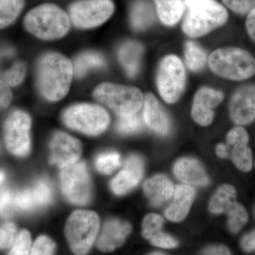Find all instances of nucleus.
<instances>
[{
    "instance_id": "obj_32",
    "label": "nucleus",
    "mask_w": 255,
    "mask_h": 255,
    "mask_svg": "<svg viewBox=\"0 0 255 255\" xmlns=\"http://www.w3.org/2000/svg\"><path fill=\"white\" fill-rule=\"evenodd\" d=\"M163 223V219L159 215L147 214L142 223V236L146 239L150 240L161 232Z\"/></svg>"
},
{
    "instance_id": "obj_44",
    "label": "nucleus",
    "mask_w": 255,
    "mask_h": 255,
    "mask_svg": "<svg viewBox=\"0 0 255 255\" xmlns=\"http://www.w3.org/2000/svg\"><path fill=\"white\" fill-rule=\"evenodd\" d=\"M204 255H231L226 247L220 246L211 247L204 252Z\"/></svg>"
},
{
    "instance_id": "obj_47",
    "label": "nucleus",
    "mask_w": 255,
    "mask_h": 255,
    "mask_svg": "<svg viewBox=\"0 0 255 255\" xmlns=\"http://www.w3.org/2000/svg\"><path fill=\"white\" fill-rule=\"evenodd\" d=\"M13 54V51L12 50H4V55H12Z\"/></svg>"
},
{
    "instance_id": "obj_21",
    "label": "nucleus",
    "mask_w": 255,
    "mask_h": 255,
    "mask_svg": "<svg viewBox=\"0 0 255 255\" xmlns=\"http://www.w3.org/2000/svg\"><path fill=\"white\" fill-rule=\"evenodd\" d=\"M173 184L164 175L157 174L147 179L143 184L145 196L151 204L159 206L169 200L174 196Z\"/></svg>"
},
{
    "instance_id": "obj_25",
    "label": "nucleus",
    "mask_w": 255,
    "mask_h": 255,
    "mask_svg": "<svg viewBox=\"0 0 255 255\" xmlns=\"http://www.w3.org/2000/svg\"><path fill=\"white\" fill-rule=\"evenodd\" d=\"M155 14L152 6L145 0H137L131 8L130 23L132 28L141 31L150 26L154 21Z\"/></svg>"
},
{
    "instance_id": "obj_19",
    "label": "nucleus",
    "mask_w": 255,
    "mask_h": 255,
    "mask_svg": "<svg viewBox=\"0 0 255 255\" xmlns=\"http://www.w3.org/2000/svg\"><path fill=\"white\" fill-rule=\"evenodd\" d=\"M195 195V189L190 185L179 184L176 186L173 203L166 211L167 219L173 222H180L185 219L189 214Z\"/></svg>"
},
{
    "instance_id": "obj_16",
    "label": "nucleus",
    "mask_w": 255,
    "mask_h": 255,
    "mask_svg": "<svg viewBox=\"0 0 255 255\" xmlns=\"http://www.w3.org/2000/svg\"><path fill=\"white\" fill-rule=\"evenodd\" d=\"M226 138L228 145L232 147L233 163L242 172H251L253 166V154L248 147L249 135L246 129L241 127L234 128L228 132Z\"/></svg>"
},
{
    "instance_id": "obj_26",
    "label": "nucleus",
    "mask_w": 255,
    "mask_h": 255,
    "mask_svg": "<svg viewBox=\"0 0 255 255\" xmlns=\"http://www.w3.org/2000/svg\"><path fill=\"white\" fill-rule=\"evenodd\" d=\"M105 60L100 53L96 52H85L79 55L74 63V74L78 78L85 76L92 69L105 66Z\"/></svg>"
},
{
    "instance_id": "obj_36",
    "label": "nucleus",
    "mask_w": 255,
    "mask_h": 255,
    "mask_svg": "<svg viewBox=\"0 0 255 255\" xmlns=\"http://www.w3.org/2000/svg\"><path fill=\"white\" fill-rule=\"evenodd\" d=\"M55 243L46 236H41L35 241L30 255H53Z\"/></svg>"
},
{
    "instance_id": "obj_35",
    "label": "nucleus",
    "mask_w": 255,
    "mask_h": 255,
    "mask_svg": "<svg viewBox=\"0 0 255 255\" xmlns=\"http://www.w3.org/2000/svg\"><path fill=\"white\" fill-rule=\"evenodd\" d=\"M31 245L30 233L23 230L16 236L9 255H29Z\"/></svg>"
},
{
    "instance_id": "obj_33",
    "label": "nucleus",
    "mask_w": 255,
    "mask_h": 255,
    "mask_svg": "<svg viewBox=\"0 0 255 255\" xmlns=\"http://www.w3.org/2000/svg\"><path fill=\"white\" fill-rule=\"evenodd\" d=\"M142 122L140 116L133 115L119 117L117 122V130L123 134H130L138 131L141 127Z\"/></svg>"
},
{
    "instance_id": "obj_9",
    "label": "nucleus",
    "mask_w": 255,
    "mask_h": 255,
    "mask_svg": "<svg viewBox=\"0 0 255 255\" xmlns=\"http://www.w3.org/2000/svg\"><path fill=\"white\" fill-rule=\"evenodd\" d=\"M60 184L64 195L72 204L85 205L91 199V180L84 162L64 168L60 173Z\"/></svg>"
},
{
    "instance_id": "obj_7",
    "label": "nucleus",
    "mask_w": 255,
    "mask_h": 255,
    "mask_svg": "<svg viewBox=\"0 0 255 255\" xmlns=\"http://www.w3.org/2000/svg\"><path fill=\"white\" fill-rule=\"evenodd\" d=\"M63 121L70 128L89 135H100L110 124V116L100 106L80 104L65 111Z\"/></svg>"
},
{
    "instance_id": "obj_48",
    "label": "nucleus",
    "mask_w": 255,
    "mask_h": 255,
    "mask_svg": "<svg viewBox=\"0 0 255 255\" xmlns=\"http://www.w3.org/2000/svg\"><path fill=\"white\" fill-rule=\"evenodd\" d=\"M4 173H3V172H1V183H2L3 181H4Z\"/></svg>"
},
{
    "instance_id": "obj_31",
    "label": "nucleus",
    "mask_w": 255,
    "mask_h": 255,
    "mask_svg": "<svg viewBox=\"0 0 255 255\" xmlns=\"http://www.w3.org/2000/svg\"><path fill=\"white\" fill-rule=\"evenodd\" d=\"M31 189L38 208L48 205L53 199V189L46 179H40Z\"/></svg>"
},
{
    "instance_id": "obj_4",
    "label": "nucleus",
    "mask_w": 255,
    "mask_h": 255,
    "mask_svg": "<svg viewBox=\"0 0 255 255\" xmlns=\"http://www.w3.org/2000/svg\"><path fill=\"white\" fill-rule=\"evenodd\" d=\"M228 16L224 6L215 0H199L188 7L182 29L192 38L204 36L224 24Z\"/></svg>"
},
{
    "instance_id": "obj_12",
    "label": "nucleus",
    "mask_w": 255,
    "mask_h": 255,
    "mask_svg": "<svg viewBox=\"0 0 255 255\" xmlns=\"http://www.w3.org/2000/svg\"><path fill=\"white\" fill-rule=\"evenodd\" d=\"M50 150V163L64 169L78 162L82 153V145L75 137L58 132L52 138Z\"/></svg>"
},
{
    "instance_id": "obj_2",
    "label": "nucleus",
    "mask_w": 255,
    "mask_h": 255,
    "mask_svg": "<svg viewBox=\"0 0 255 255\" xmlns=\"http://www.w3.org/2000/svg\"><path fill=\"white\" fill-rule=\"evenodd\" d=\"M28 31L43 40H55L68 33L70 16L57 5H39L28 11L24 18Z\"/></svg>"
},
{
    "instance_id": "obj_30",
    "label": "nucleus",
    "mask_w": 255,
    "mask_h": 255,
    "mask_svg": "<svg viewBox=\"0 0 255 255\" xmlns=\"http://www.w3.org/2000/svg\"><path fill=\"white\" fill-rule=\"evenodd\" d=\"M120 164V155L117 152H104L97 156L95 159L96 167L102 174H112Z\"/></svg>"
},
{
    "instance_id": "obj_3",
    "label": "nucleus",
    "mask_w": 255,
    "mask_h": 255,
    "mask_svg": "<svg viewBox=\"0 0 255 255\" xmlns=\"http://www.w3.org/2000/svg\"><path fill=\"white\" fill-rule=\"evenodd\" d=\"M209 65L216 75L235 81L248 80L255 74V57L236 47L215 50L209 56Z\"/></svg>"
},
{
    "instance_id": "obj_39",
    "label": "nucleus",
    "mask_w": 255,
    "mask_h": 255,
    "mask_svg": "<svg viewBox=\"0 0 255 255\" xmlns=\"http://www.w3.org/2000/svg\"><path fill=\"white\" fill-rule=\"evenodd\" d=\"M150 241L153 246L167 249L176 248L178 245L177 241L173 237L162 231L151 238Z\"/></svg>"
},
{
    "instance_id": "obj_23",
    "label": "nucleus",
    "mask_w": 255,
    "mask_h": 255,
    "mask_svg": "<svg viewBox=\"0 0 255 255\" xmlns=\"http://www.w3.org/2000/svg\"><path fill=\"white\" fill-rule=\"evenodd\" d=\"M157 15L166 26L175 25L184 12L183 0H154Z\"/></svg>"
},
{
    "instance_id": "obj_40",
    "label": "nucleus",
    "mask_w": 255,
    "mask_h": 255,
    "mask_svg": "<svg viewBox=\"0 0 255 255\" xmlns=\"http://www.w3.org/2000/svg\"><path fill=\"white\" fill-rule=\"evenodd\" d=\"M14 194L9 190L1 191V215H9L14 207Z\"/></svg>"
},
{
    "instance_id": "obj_46",
    "label": "nucleus",
    "mask_w": 255,
    "mask_h": 255,
    "mask_svg": "<svg viewBox=\"0 0 255 255\" xmlns=\"http://www.w3.org/2000/svg\"><path fill=\"white\" fill-rule=\"evenodd\" d=\"M199 0H184V3H185L186 6L187 7H189L191 5L195 4L196 2L199 1Z\"/></svg>"
},
{
    "instance_id": "obj_20",
    "label": "nucleus",
    "mask_w": 255,
    "mask_h": 255,
    "mask_svg": "<svg viewBox=\"0 0 255 255\" xmlns=\"http://www.w3.org/2000/svg\"><path fill=\"white\" fill-rule=\"evenodd\" d=\"M143 117L147 127L160 135H167L170 123L158 100L152 94H147L144 100Z\"/></svg>"
},
{
    "instance_id": "obj_49",
    "label": "nucleus",
    "mask_w": 255,
    "mask_h": 255,
    "mask_svg": "<svg viewBox=\"0 0 255 255\" xmlns=\"http://www.w3.org/2000/svg\"><path fill=\"white\" fill-rule=\"evenodd\" d=\"M150 255H164V254H163V253H152V254H151Z\"/></svg>"
},
{
    "instance_id": "obj_24",
    "label": "nucleus",
    "mask_w": 255,
    "mask_h": 255,
    "mask_svg": "<svg viewBox=\"0 0 255 255\" xmlns=\"http://www.w3.org/2000/svg\"><path fill=\"white\" fill-rule=\"evenodd\" d=\"M237 191L230 184H223L218 188L210 201L209 209L212 214L226 213L236 202Z\"/></svg>"
},
{
    "instance_id": "obj_10",
    "label": "nucleus",
    "mask_w": 255,
    "mask_h": 255,
    "mask_svg": "<svg viewBox=\"0 0 255 255\" xmlns=\"http://www.w3.org/2000/svg\"><path fill=\"white\" fill-rule=\"evenodd\" d=\"M114 8L112 0H79L70 5L69 15L74 26L86 29L107 21Z\"/></svg>"
},
{
    "instance_id": "obj_17",
    "label": "nucleus",
    "mask_w": 255,
    "mask_h": 255,
    "mask_svg": "<svg viewBox=\"0 0 255 255\" xmlns=\"http://www.w3.org/2000/svg\"><path fill=\"white\" fill-rule=\"evenodd\" d=\"M130 231L131 226L128 223L119 219L110 220L104 226L97 246L102 251H113L124 244Z\"/></svg>"
},
{
    "instance_id": "obj_8",
    "label": "nucleus",
    "mask_w": 255,
    "mask_h": 255,
    "mask_svg": "<svg viewBox=\"0 0 255 255\" xmlns=\"http://www.w3.org/2000/svg\"><path fill=\"white\" fill-rule=\"evenodd\" d=\"M185 83V69L181 60L173 55L164 58L157 75V86L161 97L167 103H175L182 95Z\"/></svg>"
},
{
    "instance_id": "obj_45",
    "label": "nucleus",
    "mask_w": 255,
    "mask_h": 255,
    "mask_svg": "<svg viewBox=\"0 0 255 255\" xmlns=\"http://www.w3.org/2000/svg\"><path fill=\"white\" fill-rule=\"evenodd\" d=\"M229 148L225 144L220 143L216 147V153L221 158H226L228 156Z\"/></svg>"
},
{
    "instance_id": "obj_41",
    "label": "nucleus",
    "mask_w": 255,
    "mask_h": 255,
    "mask_svg": "<svg viewBox=\"0 0 255 255\" xmlns=\"http://www.w3.org/2000/svg\"><path fill=\"white\" fill-rule=\"evenodd\" d=\"M1 107L6 108L11 103L12 99V93L10 90L9 86L5 83L3 80H1Z\"/></svg>"
},
{
    "instance_id": "obj_43",
    "label": "nucleus",
    "mask_w": 255,
    "mask_h": 255,
    "mask_svg": "<svg viewBox=\"0 0 255 255\" xmlns=\"http://www.w3.org/2000/svg\"><path fill=\"white\" fill-rule=\"evenodd\" d=\"M246 28L248 35L255 43V8L248 14Z\"/></svg>"
},
{
    "instance_id": "obj_29",
    "label": "nucleus",
    "mask_w": 255,
    "mask_h": 255,
    "mask_svg": "<svg viewBox=\"0 0 255 255\" xmlns=\"http://www.w3.org/2000/svg\"><path fill=\"white\" fill-rule=\"evenodd\" d=\"M228 224L230 231L233 233H237L248 223V214L246 208L237 201L228 209Z\"/></svg>"
},
{
    "instance_id": "obj_1",
    "label": "nucleus",
    "mask_w": 255,
    "mask_h": 255,
    "mask_svg": "<svg viewBox=\"0 0 255 255\" xmlns=\"http://www.w3.org/2000/svg\"><path fill=\"white\" fill-rule=\"evenodd\" d=\"M73 74V63L66 57L58 53H46L37 65V86L46 100L56 102L68 94Z\"/></svg>"
},
{
    "instance_id": "obj_37",
    "label": "nucleus",
    "mask_w": 255,
    "mask_h": 255,
    "mask_svg": "<svg viewBox=\"0 0 255 255\" xmlns=\"http://www.w3.org/2000/svg\"><path fill=\"white\" fill-rule=\"evenodd\" d=\"M223 4L238 14L246 15L255 8V0H221Z\"/></svg>"
},
{
    "instance_id": "obj_42",
    "label": "nucleus",
    "mask_w": 255,
    "mask_h": 255,
    "mask_svg": "<svg viewBox=\"0 0 255 255\" xmlns=\"http://www.w3.org/2000/svg\"><path fill=\"white\" fill-rule=\"evenodd\" d=\"M242 248L246 252L255 251V229L243 236L241 241Z\"/></svg>"
},
{
    "instance_id": "obj_18",
    "label": "nucleus",
    "mask_w": 255,
    "mask_h": 255,
    "mask_svg": "<svg viewBox=\"0 0 255 255\" xmlns=\"http://www.w3.org/2000/svg\"><path fill=\"white\" fill-rule=\"evenodd\" d=\"M173 172L179 181L187 185L206 186L209 183L205 169L194 158L179 159L174 164Z\"/></svg>"
},
{
    "instance_id": "obj_13",
    "label": "nucleus",
    "mask_w": 255,
    "mask_h": 255,
    "mask_svg": "<svg viewBox=\"0 0 255 255\" xmlns=\"http://www.w3.org/2000/svg\"><path fill=\"white\" fill-rule=\"evenodd\" d=\"M229 110L233 123L239 126L253 123L255 120V85H246L236 92Z\"/></svg>"
},
{
    "instance_id": "obj_5",
    "label": "nucleus",
    "mask_w": 255,
    "mask_h": 255,
    "mask_svg": "<svg viewBox=\"0 0 255 255\" xmlns=\"http://www.w3.org/2000/svg\"><path fill=\"white\" fill-rule=\"evenodd\" d=\"M94 97L112 109L119 117L137 114L144 103L143 95L138 89L108 82L96 87Z\"/></svg>"
},
{
    "instance_id": "obj_6",
    "label": "nucleus",
    "mask_w": 255,
    "mask_h": 255,
    "mask_svg": "<svg viewBox=\"0 0 255 255\" xmlns=\"http://www.w3.org/2000/svg\"><path fill=\"white\" fill-rule=\"evenodd\" d=\"M100 228V219L90 211H76L69 218L65 236L72 251L76 255H85L90 251Z\"/></svg>"
},
{
    "instance_id": "obj_15",
    "label": "nucleus",
    "mask_w": 255,
    "mask_h": 255,
    "mask_svg": "<svg viewBox=\"0 0 255 255\" xmlns=\"http://www.w3.org/2000/svg\"><path fill=\"white\" fill-rule=\"evenodd\" d=\"M143 175V162L137 155H131L126 159L124 168L111 182L114 194L123 195L136 187Z\"/></svg>"
},
{
    "instance_id": "obj_38",
    "label": "nucleus",
    "mask_w": 255,
    "mask_h": 255,
    "mask_svg": "<svg viewBox=\"0 0 255 255\" xmlns=\"http://www.w3.org/2000/svg\"><path fill=\"white\" fill-rule=\"evenodd\" d=\"M16 228L14 223H6L1 227V248L6 249L14 244L16 240Z\"/></svg>"
},
{
    "instance_id": "obj_28",
    "label": "nucleus",
    "mask_w": 255,
    "mask_h": 255,
    "mask_svg": "<svg viewBox=\"0 0 255 255\" xmlns=\"http://www.w3.org/2000/svg\"><path fill=\"white\" fill-rule=\"evenodd\" d=\"M25 0H0L1 28L9 26L17 18L24 6Z\"/></svg>"
},
{
    "instance_id": "obj_34",
    "label": "nucleus",
    "mask_w": 255,
    "mask_h": 255,
    "mask_svg": "<svg viewBox=\"0 0 255 255\" xmlns=\"http://www.w3.org/2000/svg\"><path fill=\"white\" fill-rule=\"evenodd\" d=\"M26 75V66L22 62H18L12 68L2 75L3 80L9 87H16L20 85Z\"/></svg>"
},
{
    "instance_id": "obj_11",
    "label": "nucleus",
    "mask_w": 255,
    "mask_h": 255,
    "mask_svg": "<svg viewBox=\"0 0 255 255\" xmlns=\"http://www.w3.org/2000/svg\"><path fill=\"white\" fill-rule=\"evenodd\" d=\"M31 126V118L23 111H14L8 117L4 125V142L13 155L25 157L29 153Z\"/></svg>"
},
{
    "instance_id": "obj_27",
    "label": "nucleus",
    "mask_w": 255,
    "mask_h": 255,
    "mask_svg": "<svg viewBox=\"0 0 255 255\" xmlns=\"http://www.w3.org/2000/svg\"><path fill=\"white\" fill-rule=\"evenodd\" d=\"M186 65L194 72H199L204 68L206 63L205 51L197 43L188 41L184 50Z\"/></svg>"
},
{
    "instance_id": "obj_14",
    "label": "nucleus",
    "mask_w": 255,
    "mask_h": 255,
    "mask_svg": "<svg viewBox=\"0 0 255 255\" xmlns=\"http://www.w3.org/2000/svg\"><path fill=\"white\" fill-rule=\"evenodd\" d=\"M223 92L209 87H203L196 92L193 101L191 117L202 127L212 123L214 118V110L223 102Z\"/></svg>"
},
{
    "instance_id": "obj_22",
    "label": "nucleus",
    "mask_w": 255,
    "mask_h": 255,
    "mask_svg": "<svg viewBox=\"0 0 255 255\" xmlns=\"http://www.w3.org/2000/svg\"><path fill=\"white\" fill-rule=\"evenodd\" d=\"M142 47L136 41L126 42L119 50V57L122 66L130 78L135 76L140 67Z\"/></svg>"
}]
</instances>
